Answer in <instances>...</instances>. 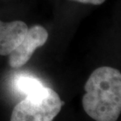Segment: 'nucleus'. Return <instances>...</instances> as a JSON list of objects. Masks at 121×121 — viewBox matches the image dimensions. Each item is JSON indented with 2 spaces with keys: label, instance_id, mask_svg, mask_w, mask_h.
Segmentation results:
<instances>
[{
  "label": "nucleus",
  "instance_id": "1",
  "mask_svg": "<svg viewBox=\"0 0 121 121\" xmlns=\"http://www.w3.org/2000/svg\"><path fill=\"white\" fill-rule=\"evenodd\" d=\"M82 99L85 112L95 121H116L121 112V73L102 66L92 72L85 84Z\"/></svg>",
  "mask_w": 121,
  "mask_h": 121
},
{
  "label": "nucleus",
  "instance_id": "3",
  "mask_svg": "<svg viewBox=\"0 0 121 121\" xmlns=\"http://www.w3.org/2000/svg\"><path fill=\"white\" fill-rule=\"evenodd\" d=\"M48 37L47 30L41 25L28 28L20 43L10 53L9 65L14 69L25 65L36 48L45 45Z\"/></svg>",
  "mask_w": 121,
  "mask_h": 121
},
{
  "label": "nucleus",
  "instance_id": "2",
  "mask_svg": "<svg viewBox=\"0 0 121 121\" xmlns=\"http://www.w3.org/2000/svg\"><path fill=\"white\" fill-rule=\"evenodd\" d=\"M64 104L55 91L43 86L15 105L10 121H53Z\"/></svg>",
  "mask_w": 121,
  "mask_h": 121
},
{
  "label": "nucleus",
  "instance_id": "5",
  "mask_svg": "<svg viewBox=\"0 0 121 121\" xmlns=\"http://www.w3.org/2000/svg\"><path fill=\"white\" fill-rule=\"evenodd\" d=\"M16 87L20 93L28 95L44 86L39 80L29 76H20L16 80Z\"/></svg>",
  "mask_w": 121,
  "mask_h": 121
},
{
  "label": "nucleus",
  "instance_id": "6",
  "mask_svg": "<svg viewBox=\"0 0 121 121\" xmlns=\"http://www.w3.org/2000/svg\"><path fill=\"white\" fill-rule=\"evenodd\" d=\"M71 1L80 2L84 4H92V5H101L103 2H105V0H71Z\"/></svg>",
  "mask_w": 121,
  "mask_h": 121
},
{
  "label": "nucleus",
  "instance_id": "4",
  "mask_svg": "<svg viewBox=\"0 0 121 121\" xmlns=\"http://www.w3.org/2000/svg\"><path fill=\"white\" fill-rule=\"evenodd\" d=\"M28 29V25L21 20H0V56H9L20 43Z\"/></svg>",
  "mask_w": 121,
  "mask_h": 121
}]
</instances>
